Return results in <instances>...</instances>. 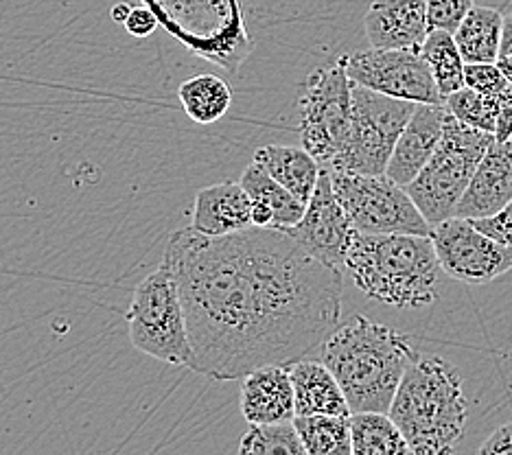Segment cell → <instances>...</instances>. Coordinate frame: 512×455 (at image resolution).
Here are the masks:
<instances>
[{"instance_id":"cell-1","label":"cell","mask_w":512,"mask_h":455,"mask_svg":"<svg viewBox=\"0 0 512 455\" xmlns=\"http://www.w3.org/2000/svg\"><path fill=\"white\" fill-rule=\"evenodd\" d=\"M162 263L178 280L197 375L237 381L263 366L289 368L340 326V270L283 228L224 237L182 228Z\"/></svg>"},{"instance_id":"cell-2","label":"cell","mask_w":512,"mask_h":455,"mask_svg":"<svg viewBox=\"0 0 512 455\" xmlns=\"http://www.w3.org/2000/svg\"><path fill=\"white\" fill-rule=\"evenodd\" d=\"M421 357L399 331L353 315L324 340L320 359L342 385L351 412H390L407 368Z\"/></svg>"},{"instance_id":"cell-3","label":"cell","mask_w":512,"mask_h":455,"mask_svg":"<svg viewBox=\"0 0 512 455\" xmlns=\"http://www.w3.org/2000/svg\"><path fill=\"white\" fill-rule=\"evenodd\" d=\"M346 270L370 300L399 309H421L438 296L440 261L429 235L355 232Z\"/></svg>"},{"instance_id":"cell-4","label":"cell","mask_w":512,"mask_h":455,"mask_svg":"<svg viewBox=\"0 0 512 455\" xmlns=\"http://www.w3.org/2000/svg\"><path fill=\"white\" fill-rule=\"evenodd\" d=\"M414 455L451 453L467 429V399L458 368L421 355L407 368L390 412Z\"/></svg>"},{"instance_id":"cell-5","label":"cell","mask_w":512,"mask_h":455,"mask_svg":"<svg viewBox=\"0 0 512 455\" xmlns=\"http://www.w3.org/2000/svg\"><path fill=\"white\" fill-rule=\"evenodd\" d=\"M160 27L193 55L237 75L252 53L239 0H143Z\"/></svg>"},{"instance_id":"cell-6","label":"cell","mask_w":512,"mask_h":455,"mask_svg":"<svg viewBox=\"0 0 512 455\" xmlns=\"http://www.w3.org/2000/svg\"><path fill=\"white\" fill-rule=\"evenodd\" d=\"M493 138L495 134L475 130L447 110L436 154L405 186L429 224L436 226L440 221L456 217L462 195Z\"/></svg>"},{"instance_id":"cell-7","label":"cell","mask_w":512,"mask_h":455,"mask_svg":"<svg viewBox=\"0 0 512 455\" xmlns=\"http://www.w3.org/2000/svg\"><path fill=\"white\" fill-rule=\"evenodd\" d=\"M127 329L136 350L165 364L189 368L191 342L180 287L165 263L134 289Z\"/></svg>"},{"instance_id":"cell-8","label":"cell","mask_w":512,"mask_h":455,"mask_svg":"<svg viewBox=\"0 0 512 455\" xmlns=\"http://www.w3.org/2000/svg\"><path fill=\"white\" fill-rule=\"evenodd\" d=\"M414 110V101L381 95L353 81L351 127L340 156L329 171L386 175L392 151Z\"/></svg>"},{"instance_id":"cell-9","label":"cell","mask_w":512,"mask_h":455,"mask_svg":"<svg viewBox=\"0 0 512 455\" xmlns=\"http://www.w3.org/2000/svg\"><path fill=\"white\" fill-rule=\"evenodd\" d=\"M331 182L357 232L432 235V224L418 210L405 186L392 182L388 175L331 171Z\"/></svg>"},{"instance_id":"cell-10","label":"cell","mask_w":512,"mask_h":455,"mask_svg":"<svg viewBox=\"0 0 512 455\" xmlns=\"http://www.w3.org/2000/svg\"><path fill=\"white\" fill-rule=\"evenodd\" d=\"M353 112V81L344 64L313 70L300 99V140L322 169H331L346 143Z\"/></svg>"},{"instance_id":"cell-11","label":"cell","mask_w":512,"mask_h":455,"mask_svg":"<svg viewBox=\"0 0 512 455\" xmlns=\"http://www.w3.org/2000/svg\"><path fill=\"white\" fill-rule=\"evenodd\" d=\"M346 75L359 86L414 103H445L432 70L418 51L377 49L342 55Z\"/></svg>"},{"instance_id":"cell-12","label":"cell","mask_w":512,"mask_h":455,"mask_svg":"<svg viewBox=\"0 0 512 455\" xmlns=\"http://www.w3.org/2000/svg\"><path fill=\"white\" fill-rule=\"evenodd\" d=\"M432 241L440 267L451 278L469 285H486L512 270V248L484 235L471 219L451 217L432 226Z\"/></svg>"},{"instance_id":"cell-13","label":"cell","mask_w":512,"mask_h":455,"mask_svg":"<svg viewBox=\"0 0 512 455\" xmlns=\"http://www.w3.org/2000/svg\"><path fill=\"white\" fill-rule=\"evenodd\" d=\"M285 230L322 263L333 267L344 265L357 230L342 202L337 200L329 169H322L316 189L307 202L305 215L296 226Z\"/></svg>"},{"instance_id":"cell-14","label":"cell","mask_w":512,"mask_h":455,"mask_svg":"<svg viewBox=\"0 0 512 455\" xmlns=\"http://www.w3.org/2000/svg\"><path fill=\"white\" fill-rule=\"evenodd\" d=\"M445 103H416L412 119L401 132L392 151L386 175L401 186L410 184L436 154L445 127Z\"/></svg>"},{"instance_id":"cell-15","label":"cell","mask_w":512,"mask_h":455,"mask_svg":"<svg viewBox=\"0 0 512 455\" xmlns=\"http://www.w3.org/2000/svg\"><path fill=\"white\" fill-rule=\"evenodd\" d=\"M364 29L377 49L421 51L429 33L427 0H375L366 11Z\"/></svg>"},{"instance_id":"cell-16","label":"cell","mask_w":512,"mask_h":455,"mask_svg":"<svg viewBox=\"0 0 512 455\" xmlns=\"http://www.w3.org/2000/svg\"><path fill=\"white\" fill-rule=\"evenodd\" d=\"M512 200V140H495L488 145L480 165L464 191L456 215L480 219L495 215Z\"/></svg>"},{"instance_id":"cell-17","label":"cell","mask_w":512,"mask_h":455,"mask_svg":"<svg viewBox=\"0 0 512 455\" xmlns=\"http://www.w3.org/2000/svg\"><path fill=\"white\" fill-rule=\"evenodd\" d=\"M241 414L248 423L296 418V392L287 366H263L241 379Z\"/></svg>"},{"instance_id":"cell-18","label":"cell","mask_w":512,"mask_h":455,"mask_svg":"<svg viewBox=\"0 0 512 455\" xmlns=\"http://www.w3.org/2000/svg\"><path fill=\"white\" fill-rule=\"evenodd\" d=\"M252 226V200L241 182H219L195 195L191 228L208 237H224Z\"/></svg>"},{"instance_id":"cell-19","label":"cell","mask_w":512,"mask_h":455,"mask_svg":"<svg viewBox=\"0 0 512 455\" xmlns=\"http://www.w3.org/2000/svg\"><path fill=\"white\" fill-rule=\"evenodd\" d=\"M239 182L252 200V226L285 230L296 226L305 215L307 204L276 182L261 162L254 160Z\"/></svg>"},{"instance_id":"cell-20","label":"cell","mask_w":512,"mask_h":455,"mask_svg":"<svg viewBox=\"0 0 512 455\" xmlns=\"http://www.w3.org/2000/svg\"><path fill=\"white\" fill-rule=\"evenodd\" d=\"M294 392H296V416H351V405L346 401L342 385L337 383L333 372L324 366L322 359H300L289 366Z\"/></svg>"},{"instance_id":"cell-21","label":"cell","mask_w":512,"mask_h":455,"mask_svg":"<svg viewBox=\"0 0 512 455\" xmlns=\"http://www.w3.org/2000/svg\"><path fill=\"white\" fill-rule=\"evenodd\" d=\"M276 182H281L287 191H292L298 200L309 202L311 193L320 180L322 167L305 147L292 145H267L254 154Z\"/></svg>"},{"instance_id":"cell-22","label":"cell","mask_w":512,"mask_h":455,"mask_svg":"<svg viewBox=\"0 0 512 455\" xmlns=\"http://www.w3.org/2000/svg\"><path fill=\"white\" fill-rule=\"evenodd\" d=\"M502 29V11L473 5L469 14L460 22L456 33H453L464 62H497L499 49H502Z\"/></svg>"},{"instance_id":"cell-23","label":"cell","mask_w":512,"mask_h":455,"mask_svg":"<svg viewBox=\"0 0 512 455\" xmlns=\"http://www.w3.org/2000/svg\"><path fill=\"white\" fill-rule=\"evenodd\" d=\"M351 442L355 455H405L412 453L399 425L386 412H353Z\"/></svg>"},{"instance_id":"cell-24","label":"cell","mask_w":512,"mask_h":455,"mask_svg":"<svg viewBox=\"0 0 512 455\" xmlns=\"http://www.w3.org/2000/svg\"><path fill=\"white\" fill-rule=\"evenodd\" d=\"M178 97L186 116L200 125L217 123L232 105V90L217 75H197L186 79L178 90Z\"/></svg>"},{"instance_id":"cell-25","label":"cell","mask_w":512,"mask_h":455,"mask_svg":"<svg viewBox=\"0 0 512 455\" xmlns=\"http://www.w3.org/2000/svg\"><path fill=\"white\" fill-rule=\"evenodd\" d=\"M418 53L432 70L442 99L464 88V66H467V62H464L453 33L442 29L429 31Z\"/></svg>"},{"instance_id":"cell-26","label":"cell","mask_w":512,"mask_h":455,"mask_svg":"<svg viewBox=\"0 0 512 455\" xmlns=\"http://www.w3.org/2000/svg\"><path fill=\"white\" fill-rule=\"evenodd\" d=\"M294 425L307 455H351V416H296Z\"/></svg>"},{"instance_id":"cell-27","label":"cell","mask_w":512,"mask_h":455,"mask_svg":"<svg viewBox=\"0 0 512 455\" xmlns=\"http://www.w3.org/2000/svg\"><path fill=\"white\" fill-rule=\"evenodd\" d=\"M239 453L307 455L294 420H285V423H250L248 431L241 438Z\"/></svg>"},{"instance_id":"cell-28","label":"cell","mask_w":512,"mask_h":455,"mask_svg":"<svg viewBox=\"0 0 512 455\" xmlns=\"http://www.w3.org/2000/svg\"><path fill=\"white\" fill-rule=\"evenodd\" d=\"M445 108L456 116L458 121L475 127V130L495 134L497 97L482 95V92H475L464 86L445 99Z\"/></svg>"},{"instance_id":"cell-29","label":"cell","mask_w":512,"mask_h":455,"mask_svg":"<svg viewBox=\"0 0 512 455\" xmlns=\"http://www.w3.org/2000/svg\"><path fill=\"white\" fill-rule=\"evenodd\" d=\"M473 7V0H427V20L429 31H449L456 33L464 16Z\"/></svg>"},{"instance_id":"cell-30","label":"cell","mask_w":512,"mask_h":455,"mask_svg":"<svg viewBox=\"0 0 512 455\" xmlns=\"http://www.w3.org/2000/svg\"><path fill=\"white\" fill-rule=\"evenodd\" d=\"M464 86L482 95L497 97L510 84L497 62H477L464 66Z\"/></svg>"},{"instance_id":"cell-31","label":"cell","mask_w":512,"mask_h":455,"mask_svg":"<svg viewBox=\"0 0 512 455\" xmlns=\"http://www.w3.org/2000/svg\"><path fill=\"white\" fill-rule=\"evenodd\" d=\"M471 221L477 230L484 232V235L504 245H510L512 248V200L502 210H497L495 215L471 219Z\"/></svg>"},{"instance_id":"cell-32","label":"cell","mask_w":512,"mask_h":455,"mask_svg":"<svg viewBox=\"0 0 512 455\" xmlns=\"http://www.w3.org/2000/svg\"><path fill=\"white\" fill-rule=\"evenodd\" d=\"M160 27V22L156 18L154 11H151L147 5L145 7H132L130 16L125 20V29L130 31L134 38H147Z\"/></svg>"},{"instance_id":"cell-33","label":"cell","mask_w":512,"mask_h":455,"mask_svg":"<svg viewBox=\"0 0 512 455\" xmlns=\"http://www.w3.org/2000/svg\"><path fill=\"white\" fill-rule=\"evenodd\" d=\"M512 136V86H506L497 95V127L495 140H510Z\"/></svg>"},{"instance_id":"cell-34","label":"cell","mask_w":512,"mask_h":455,"mask_svg":"<svg viewBox=\"0 0 512 455\" xmlns=\"http://www.w3.org/2000/svg\"><path fill=\"white\" fill-rule=\"evenodd\" d=\"M477 451L484 455H512V423L493 431L491 438H488Z\"/></svg>"},{"instance_id":"cell-35","label":"cell","mask_w":512,"mask_h":455,"mask_svg":"<svg viewBox=\"0 0 512 455\" xmlns=\"http://www.w3.org/2000/svg\"><path fill=\"white\" fill-rule=\"evenodd\" d=\"M499 55H512V11L504 16V29H502V49Z\"/></svg>"},{"instance_id":"cell-36","label":"cell","mask_w":512,"mask_h":455,"mask_svg":"<svg viewBox=\"0 0 512 455\" xmlns=\"http://www.w3.org/2000/svg\"><path fill=\"white\" fill-rule=\"evenodd\" d=\"M130 11H132L130 5L116 3V5L112 7V20H114V22H121V25H125V20H127V16H130Z\"/></svg>"},{"instance_id":"cell-37","label":"cell","mask_w":512,"mask_h":455,"mask_svg":"<svg viewBox=\"0 0 512 455\" xmlns=\"http://www.w3.org/2000/svg\"><path fill=\"white\" fill-rule=\"evenodd\" d=\"M497 66L502 68L504 77L508 79V84L512 86V55H499L497 57Z\"/></svg>"},{"instance_id":"cell-38","label":"cell","mask_w":512,"mask_h":455,"mask_svg":"<svg viewBox=\"0 0 512 455\" xmlns=\"http://www.w3.org/2000/svg\"><path fill=\"white\" fill-rule=\"evenodd\" d=\"M510 140H512V136H510Z\"/></svg>"}]
</instances>
